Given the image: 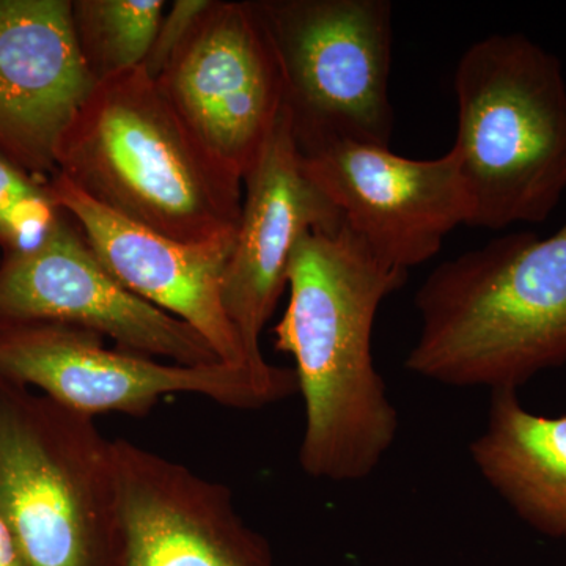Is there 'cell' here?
<instances>
[{
    "label": "cell",
    "instance_id": "obj_14",
    "mask_svg": "<svg viewBox=\"0 0 566 566\" xmlns=\"http://www.w3.org/2000/svg\"><path fill=\"white\" fill-rule=\"evenodd\" d=\"M73 0H0V155L41 182L59 172L63 134L95 91Z\"/></svg>",
    "mask_w": 566,
    "mask_h": 566
},
{
    "label": "cell",
    "instance_id": "obj_13",
    "mask_svg": "<svg viewBox=\"0 0 566 566\" xmlns=\"http://www.w3.org/2000/svg\"><path fill=\"white\" fill-rule=\"evenodd\" d=\"M52 199L69 212L99 263L140 300L202 335L221 363L275 379L292 368L255 370L222 300L223 274L234 233L205 243H182L128 221L93 202L61 172L48 181Z\"/></svg>",
    "mask_w": 566,
    "mask_h": 566
},
{
    "label": "cell",
    "instance_id": "obj_18",
    "mask_svg": "<svg viewBox=\"0 0 566 566\" xmlns=\"http://www.w3.org/2000/svg\"><path fill=\"white\" fill-rule=\"evenodd\" d=\"M210 3L211 0H175L169 11L164 13L151 50L142 65L151 80H156L163 73L175 51L180 48L192 25Z\"/></svg>",
    "mask_w": 566,
    "mask_h": 566
},
{
    "label": "cell",
    "instance_id": "obj_12",
    "mask_svg": "<svg viewBox=\"0 0 566 566\" xmlns=\"http://www.w3.org/2000/svg\"><path fill=\"white\" fill-rule=\"evenodd\" d=\"M344 216L304 172L286 106L243 180V205L223 274L222 300L255 370H273L260 335L286 290L294 245Z\"/></svg>",
    "mask_w": 566,
    "mask_h": 566
},
{
    "label": "cell",
    "instance_id": "obj_16",
    "mask_svg": "<svg viewBox=\"0 0 566 566\" xmlns=\"http://www.w3.org/2000/svg\"><path fill=\"white\" fill-rule=\"evenodd\" d=\"M164 11V0H73L74 33L96 82L144 65Z\"/></svg>",
    "mask_w": 566,
    "mask_h": 566
},
{
    "label": "cell",
    "instance_id": "obj_5",
    "mask_svg": "<svg viewBox=\"0 0 566 566\" xmlns=\"http://www.w3.org/2000/svg\"><path fill=\"white\" fill-rule=\"evenodd\" d=\"M0 513L28 566H117L112 441L92 417L3 378Z\"/></svg>",
    "mask_w": 566,
    "mask_h": 566
},
{
    "label": "cell",
    "instance_id": "obj_10",
    "mask_svg": "<svg viewBox=\"0 0 566 566\" xmlns=\"http://www.w3.org/2000/svg\"><path fill=\"white\" fill-rule=\"evenodd\" d=\"M307 177L344 216L348 229L381 262L408 273L433 259L469 202L453 148L409 159L390 147L335 140L300 150Z\"/></svg>",
    "mask_w": 566,
    "mask_h": 566
},
{
    "label": "cell",
    "instance_id": "obj_8",
    "mask_svg": "<svg viewBox=\"0 0 566 566\" xmlns=\"http://www.w3.org/2000/svg\"><path fill=\"white\" fill-rule=\"evenodd\" d=\"M155 82L205 158L243 185L285 107L281 63L255 2L211 0Z\"/></svg>",
    "mask_w": 566,
    "mask_h": 566
},
{
    "label": "cell",
    "instance_id": "obj_2",
    "mask_svg": "<svg viewBox=\"0 0 566 566\" xmlns=\"http://www.w3.org/2000/svg\"><path fill=\"white\" fill-rule=\"evenodd\" d=\"M412 375L450 387L517 389L566 363V222L447 260L416 294Z\"/></svg>",
    "mask_w": 566,
    "mask_h": 566
},
{
    "label": "cell",
    "instance_id": "obj_11",
    "mask_svg": "<svg viewBox=\"0 0 566 566\" xmlns=\"http://www.w3.org/2000/svg\"><path fill=\"white\" fill-rule=\"evenodd\" d=\"M117 566H275L262 534L222 483L126 439L112 441Z\"/></svg>",
    "mask_w": 566,
    "mask_h": 566
},
{
    "label": "cell",
    "instance_id": "obj_7",
    "mask_svg": "<svg viewBox=\"0 0 566 566\" xmlns=\"http://www.w3.org/2000/svg\"><path fill=\"white\" fill-rule=\"evenodd\" d=\"M0 378L40 390L52 401L92 417L145 416L166 395L193 394L227 408H264L297 392L294 370L266 379L218 363L182 365L125 349H111L104 337L54 323L0 327Z\"/></svg>",
    "mask_w": 566,
    "mask_h": 566
},
{
    "label": "cell",
    "instance_id": "obj_17",
    "mask_svg": "<svg viewBox=\"0 0 566 566\" xmlns=\"http://www.w3.org/2000/svg\"><path fill=\"white\" fill-rule=\"evenodd\" d=\"M48 182H41L0 155V251H31L61 216Z\"/></svg>",
    "mask_w": 566,
    "mask_h": 566
},
{
    "label": "cell",
    "instance_id": "obj_4",
    "mask_svg": "<svg viewBox=\"0 0 566 566\" xmlns=\"http://www.w3.org/2000/svg\"><path fill=\"white\" fill-rule=\"evenodd\" d=\"M453 88L452 148L468 226L546 222L566 191V81L557 55L523 33H494L461 55Z\"/></svg>",
    "mask_w": 566,
    "mask_h": 566
},
{
    "label": "cell",
    "instance_id": "obj_15",
    "mask_svg": "<svg viewBox=\"0 0 566 566\" xmlns=\"http://www.w3.org/2000/svg\"><path fill=\"white\" fill-rule=\"evenodd\" d=\"M472 463L521 520L553 538L566 536V416L527 411L515 389L493 390Z\"/></svg>",
    "mask_w": 566,
    "mask_h": 566
},
{
    "label": "cell",
    "instance_id": "obj_9",
    "mask_svg": "<svg viewBox=\"0 0 566 566\" xmlns=\"http://www.w3.org/2000/svg\"><path fill=\"white\" fill-rule=\"evenodd\" d=\"M29 323L81 327L174 364L221 363L189 324L115 281L63 210L35 248L0 259V327Z\"/></svg>",
    "mask_w": 566,
    "mask_h": 566
},
{
    "label": "cell",
    "instance_id": "obj_6",
    "mask_svg": "<svg viewBox=\"0 0 566 566\" xmlns=\"http://www.w3.org/2000/svg\"><path fill=\"white\" fill-rule=\"evenodd\" d=\"M300 150L335 140L390 147L394 7L387 0H259Z\"/></svg>",
    "mask_w": 566,
    "mask_h": 566
},
{
    "label": "cell",
    "instance_id": "obj_19",
    "mask_svg": "<svg viewBox=\"0 0 566 566\" xmlns=\"http://www.w3.org/2000/svg\"><path fill=\"white\" fill-rule=\"evenodd\" d=\"M0 566H28L6 517L0 513Z\"/></svg>",
    "mask_w": 566,
    "mask_h": 566
},
{
    "label": "cell",
    "instance_id": "obj_3",
    "mask_svg": "<svg viewBox=\"0 0 566 566\" xmlns=\"http://www.w3.org/2000/svg\"><path fill=\"white\" fill-rule=\"evenodd\" d=\"M57 169L93 202L182 243L240 221L243 185L205 158L144 66L98 82L63 134Z\"/></svg>",
    "mask_w": 566,
    "mask_h": 566
},
{
    "label": "cell",
    "instance_id": "obj_1",
    "mask_svg": "<svg viewBox=\"0 0 566 566\" xmlns=\"http://www.w3.org/2000/svg\"><path fill=\"white\" fill-rule=\"evenodd\" d=\"M408 273L378 259L348 229L305 233L286 270L290 300L274 345L294 360L305 427L300 464L312 479L359 482L392 449L398 412L375 367L379 307Z\"/></svg>",
    "mask_w": 566,
    "mask_h": 566
}]
</instances>
